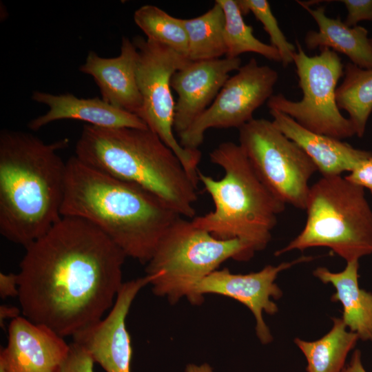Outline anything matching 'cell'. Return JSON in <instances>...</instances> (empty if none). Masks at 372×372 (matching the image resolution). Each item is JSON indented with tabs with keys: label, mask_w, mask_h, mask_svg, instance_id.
<instances>
[{
	"label": "cell",
	"mask_w": 372,
	"mask_h": 372,
	"mask_svg": "<svg viewBox=\"0 0 372 372\" xmlns=\"http://www.w3.org/2000/svg\"><path fill=\"white\" fill-rule=\"evenodd\" d=\"M126 257L88 221L62 216L25 247L17 273L23 317L63 338L93 325L115 302Z\"/></svg>",
	"instance_id": "1"
},
{
	"label": "cell",
	"mask_w": 372,
	"mask_h": 372,
	"mask_svg": "<svg viewBox=\"0 0 372 372\" xmlns=\"http://www.w3.org/2000/svg\"><path fill=\"white\" fill-rule=\"evenodd\" d=\"M62 216L99 228L126 255L147 264L180 217L145 189L101 172L72 156L66 162Z\"/></svg>",
	"instance_id": "2"
},
{
	"label": "cell",
	"mask_w": 372,
	"mask_h": 372,
	"mask_svg": "<svg viewBox=\"0 0 372 372\" xmlns=\"http://www.w3.org/2000/svg\"><path fill=\"white\" fill-rule=\"evenodd\" d=\"M68 139L45 143L28 132L0 133V233L25 248L62 217Z\"/></svg>",
	"instance_id": "3"
},
{
	"label": "cell",
	"mask_w": 372,
	"mask_h": 372,
	"mask_svg": "<svg viewBox=\"0 0 372 372\" xmlns=\"http://www.w3.org/2000/svg\"><path fill=\"white\" fill-rule=\"evenodd\" d=\"M85 164L155 194L181 216L194 218L197 187L174 152L149 128L85 124L75 147Z\"/></svg>",
	"instance_id": "4"
},
{
	"label": "cell",
	"mask_w": 372,
	"mask_h": 372,
	"mask_svg": "<svg viewBox=\"0 0 372 372\" xmlns=\"http://www.w3.org/2000/svg\"><path fill=\"white\" fill-rule=\"evenodd\" d=\"M209 158L225 174L216 180L198 171L214 210L194 217L192 224L219 239H238L254 254L264 249L286 205L262 182L239 144L222 143Z\"/></svg>",
	"instance_id": "5"
},
{
	"label": "cell",
	"mask_w": 372,
	"mask_h": 372,
	"mask_svg": "<svg viewBox=\"0 0 372 372\" xmlns=\"http://www.w3.org/2000/svg\"><path fill=\"white\" fill-rule=\"evenodd\" d=\"M301 232L275 252L324 247L347 262L372 254V209L364 188L342 176H322L310 186Z\"/></svg>",
	"instance_id": "6"
},
{
	"label": "cell",
	"mask_w": 372,
	"mask_h": 372,
	"mask_svg": "<svg viewBox=\"0 0 372 372\" xmlns=\"http://www.w3.org/2000/svg\"><path fill=\"white\" fill-rule=\"evenodd\" d=\"M254 254L240 240L217 238L180 217L161 239L145 276L155 295L175 304L225 260L246 261Z\"/></svg>",
	"instance_id": "7"
},
{
	"label": "cell",
	"mask_w": 372,
	"mask_h": 372,
	"mask_svg": "<svg viewBox=\"0 0 372 372\" xmlns=\"http://www.w3.org/2000/svg\"><path fill=\"white\" fill-rule=\"evenodd\" d=\"M296 47L293 63L302 98L294 101L280 93L273 94L267 101L269 110L288 115L315 133L340 140L353 136V126L341 114L336 102L337 83L344 75V68L338 54L323 48L320 54L309 56L298 40Z\"/></svg>",
	"instance_id": "8"
},
{
	"label": "cell",
	"mask_w": 372,
	"mask_h": 372,
	"mask_svg": "<svg viewBox=\"0 0 372 372\" xmlns=\"http://www.w3.org/2000/svg\"><path fill=\"white\" fill-rule=\"evenodd\" d=\"M239 145L265 186L285 205L305 209L317 167L306 153L265 118L239 129Z\"/></svg>",
	"instance_id": "9"
},
{
	"label": "cell",
	"mask_w": 372,
	"mask_h": 372,
	"mask_svg": "<svg viewBox=\"0 0 372 372\" xmlns=\"http://www.w3.org/2000/svg\"><path fill=\"white\" fill-rule=\"evenodd\" d=\"M132 42L138 51L136 81L143 101L139 118L174 152L198 185L201 152L183 147L174 137L176 102L171 91L172 76L190 61L187 56L141 36L134 37Z\"/></svg>",
	"instance_id": "10"
},
{
	"label": "cell",
	"mask_w": 372,
	"mask_h": 372,
	"mask_svg": "<svg viewBox=\"0 0 372 372\" xmlns=\"http://www.w3.org/2000/svg\"><path fill=\"white\" fill-rule=\"evenodd\" d=\"M278 79L276 70L251 59L227 80L209 107L179 135L181 146L198 149L207 130L239 129L249 122L256 110L273 95Z\"/></svg>",
	"instance_id": "11"
},
{
	"label": "cell",
	"mask_w": 372,
	"mask_h": 372,
	"mask_svg": "<svg viewBox=\"0 0 372 372\" xmlns=\"http://www.w3.org/2000/svg\"><path fill=\"white\" fill-rule=\"evenodd\" d=\"M312 259L311 256H302L277 266L268 265L258 271L247 274L233 273L227 268L217 269L196 284L187 298L192 304H200L204 295L211 293L238 301L254 314L256 333L260 341L268 344L273 338L262 315H274L278 311L277 304L271 300H278L282 296V290L275 282L278 275L294 265Z\"/></svg>",
	"instance_id": "12"
},
{
	"label": "cell",
	"mask_w": 372,
	"mask_h": 372,
	"mask_svg": "<svg viewBox=\"0 0 372 372\" xmlns=\"http://www.w3.org/2000/svg\"><path fill=\"white\" fill-rule=\"evenodd\" d=\"M149 284L146 276L123 282L108 315L72 336L105 372H131L132 347L126 318L136 295Z\"/></svg>",
	"instance_id": "13"
},
{
	"label": "cell",
	"mask_w": 372,
	"mask_h": 372,
	"mask_svg": "<svg viewBox=\"0 0 372 372\" xmlns=\"http://www.w3.org/2000/svg\"><path fill=\"white\" fill-rule=\"evenodd\" d=\"M241 59L220 58L189 61L174 74L171 87L178 95L174 130L179 136L212 103L229 73L241 67Z\"/></svg>",
	"instance_id": "14"
},
{
	"label": "cell",
	"mask_w": 372,
	"mask_h": 372,
	"mask_svg": "<svg viewBox=\"0 0 372 372\" xmlns=\"http://www.w3.org/2000/svg\"><path fill=\"white\" fill-rule=\"evenodd\" d=\"M0 364L7 372H60L70 344L46 326L19 316L10 321Z\"/></svg>",
	"instance_id": "15"
},
{
	"label": "cell",
	"mask_w": 372,
	"mask_h": 372,
	"mask_svg": "<svg viewBox=\"0 0 372 372\" xmlns=\"http://www.w3.org/2000/svg\"><path fill=\"white\" fill-rule=\"evenodd\" d=\"M137 59L135 45L123 37L119 56L104 58L90 51L79 71L93 77L105 102L139 117L143 101L136 81Z\"/></svg>",
	"instance_id": "16"
},
{
	"label": "cell",
	"mask_w": 372,
	"mask_h": 372,
	"mask_svg": "<svg viewBox=\"0 0 372 372\" xmlns=\"http://www.w3.org/2000/svg\"><path fill=\"white\" fill-rule=\"evenodd\" d=\"M32 99L49 107L46 113L28 123V127L33 131L63 119L82 121L87 125L105 128H148L136 115L118 109L99 97L81 99L70 93L53 94L34 91Z\"/></svg>",
	"instance_id": "17"
},
{
	"label": "cell",
	"mask_w": 372,
	"mask_h": 372,
	"mask_svg": "<svg viewBox=\"0 0 372 372\" xmlns=\"http://www.w3.org/2000/svg\"><path fill=\"white\" fill-rule=\"evenodd\" d=\"M269 114L274 125L306 153L322 176L351 172L372 156V152L356 149L342 140L313 132L280 112L269 110Z\"/></svg>",
	"instance_id": "18"
},
{
	"label": "cell",
	"mask_w": 372,
	"mask_h": 372,
	"mask_svg": "<svg viewBox=\"0 0 372 372\" xmlns=\"http://www.w3.org/2000/svg\"><path fill=\"white\" fill-rule=\"evenodd\" d=\"M314 19L318 31L309 30L304 43L309 50L327 48L347 56L362 68H372V48L368 30L362 26L348 27L340 18L326 15L322 6L315 9L296 1Z\"/></svg>",
	"instance_id": "19"
},
{
	"label": "cell",
	"mask_w": 372,
	"mask_h": 372,
	"mask_svg": "<svg viewBox=\"0 0 372 372\" xmlns=\"http://www.w3.org/2000/svg\"><path fill=\"white\" fill-rule=\"evenodd\" d=\"M358 260L347 262L344 270L332 272L319 267L313 274L323 283L331 284L335 292L331 301L340 302L347 327L363 341H372V293L361 289L358 283Z\"/></svg>",
	"instance_id": "20"
},
{
	"label": "cell",
	"mask_w": 372,
	"mask_h": 372,
	"mask_svg": "<svg viewBox=\"0 0 372 372\" xmlns=\"http://www.w3.org/2000/svg\"><path fill=\"white\" fill-rule=\"evenodd\" d=\"M331 330L315 341L296 338L295 344L307 360V372H342L349 353L359 339L355 333L347 330L342 318H333Z\"/></svg>",
	"instance_id": "21"
},
{
	"label": "cell",
	"mask_w": 372,
	"mask_h": 372,
	"mask_svg": "<svg viewBox=\"0 0 372 372\" xmlns=\"http://www.w3.org/2000/svg\"><path fill=\"white\" fill-rule=\"evenodd\" d=\"M343 76L335 91L337 105L349 114L355 135L362 137L372 112V68H362L348 62Z\"/></svg>",
	"instance_id": "22"
},
{
	"label": "cell",
	"mask_w": 372,
	"mask_h": 372,
	"mask_svg": "<svg viewBox=\"0 0 372 372\" xmlns=\"http://www.w3.org/2000/svg\"><path fill=\"white\" fill-rule=\"evenodd\" d=\"M182 21L188 38L187 58L189 61L217 59L226 55L225 14L216 1L202 15L182 19Z\"/></svg>",
	"instance_id": "23"
},
{
	"label": "cell",
	"mask_w": 372,
	"mask_h": 372,
	"mask_svg": "<svg viewBox=\"0 0 372 372\" xmlns=\"http://www.w3.org/2000/svg\"><path fill=\"white\" fill-rule=\"evenodd\" d=\"M222 8L225 18L224 39L226 46L225 57L234 59L243 53L254 52L265 58L281 62L278 50L257 39L251 25H247L236 0H216Z\"/></svg>",
	"instance_id": "24"
},
{
	"label": "cell",
	"mask_w": 372,
	"mask_h": 372,
	"mask_svg": "<svg viewBox=\"0 0 372 372\" xmlns=\"http://www.w3.org/2000/svg\"><path fill=\"white\" fill-rule=\"evenodd\" d=\"M134 21L147 39L187 56L188 38L182 19L172 17L155 6L144 5L134 12Z\"/></svg>",
	"instance_id": "25"
},
{
	"label": "cell",
	"mask_w": 372,
	"mask_h": 372,
	"mask_svg": "<svg viewBox=\"0 0 372 372\" xmlns=\"http://www.w3.org/2000/svg\"><path fill=\"white\" fill-rule=\"evenodd\" d=\"M236 1L242 15L252 12L256 19L262 24L264 30L270 38V45L278 50L280 56L282 65L287 67L293 63L296 47L291 43L283 34L269 2L266 0H236Z\"/></svg>",
	"instance_id": "26"
},
{
	"label": "cell",
	"mask_w": 372,
	"mask_h": 372,
	"mask_svg": "<svg viewBox=\"0 0 372 372\" xmlns=\"http://www.w3.org/2000/svg\"><path fill=\"white\" fill-rule=\"evenodd\" d=\"M68 356L60 372H94L91 355L81 345L72 342Z\"/></svg>",
	"instance_id": "27"
},
{
	"label": "cell",
	"mask_w": 372,
	"mask_h": 372,
	"mask_svg": "<svg viewBox=\"0 0 372 372\" xmlns=\"http://www.w3.org/2000/svg\"><path fill=\"white\" fill-rule=\"evenodd\" d=\"M347 10L344 23L348 27L357 26L362 21H372V0H341Z\"/></svg>",
	"instance_id": "28"
},
{
	"label": "cell",
	"mask_w": 372,
	"mask_h": 372,
	"mask_svg": "<svg viewBox=\"0 0 372 372\" xmlns=\"http://www.w3.org/2000/svg\"><path fill=\"white\" fill-rule=\"evenodd\" d=\"M344 178L355 185L368 189L372 194V156L360 163Z\"/></svg>",
	"instance_id": "29"
},
{
	"label": "cell",
	"mask_w": 372,
	"mask_h": 372,
	"mask_svg": "<svg viewBox=\"0 0 372 372\" xmlns=\"http://www.w3.org/2000/svg\"><path fill=\"white\" fill-rule=\"evenodd\" d=\"M19 280L17 273H0V297L6 299L10 297H18Z\"/></svg>",
	"instance_id": "30"
},
{
	"label": "cell",
	"mask_w": 372,
	"mask_h": 372,
	"mask_svg": "<svg viewBox=\"0 0 372 372\" xmlns=\"http://www.w3.org/2000/svg\"><path fill=\"white\" fill-rule=\"evenodd\" d=\"M21 308L10 305H1L0 307V324L4 329L5 321L8 319L11 320L20 316Z\"/></svg>",
	"instance_id": "31"
},
{
	"label": "cell",
	"mask_w": 372,
	"mask_h": 372,
	"mask_svg": "<svg viewBox=\"0 0 372 372\" xmlns=\"http://www.w3.org/2000/svg\"><path fill=\"white\" fill-rule=\"evenodd\" d=\"M342 372H366L362 364L361 353L359 350H355L353 352L349 362L344 366Z\"/></svg>",
	"instance_id": "32"
},
{
	"label": "cell",
	"mask_w": 372,
	"mask_h": 372,
	"mask_svg": "<svg viewBox=\"0 0 372 372\" xmlns=\"http://www.w3.org/2000/svg\"><path fill=\"white\" fill-rule=\"evenodd\" d=\"M185 372H214L211 366L207 364L204 363L200 365H196L195 364H189L186 366Z\"/></svg>",
	"instance_id": "33"
},
{
	"label": "cell",
	"mask_w": 372,
	"mask_h": 372,
	"mask_svg": "<svg viewBox=\"0 0 372 372\" xmlns=\"http://www.w3.org/2000/svg\"><path fill=\"white\" fill-rule=\"evenodd\" d=\"M0 372H7L4 366L0 364Z\"/></svg>",
	"instance_id": "34"
},
{
	"label": "cell",
	"mask_w": 372,
	"mask_h": 372,
	"mask_svg": "<svg viewBox=\"0 0 372 372\" xmlns=\"http://www.w3.org/2000/svg\"><path fill=\"white\" fill-rule=\"evenodd\" d=\"M370 44H371V48H372V38L370 39Z\"/></svg>",
	"instance_id": "35"
}]
</instances>
